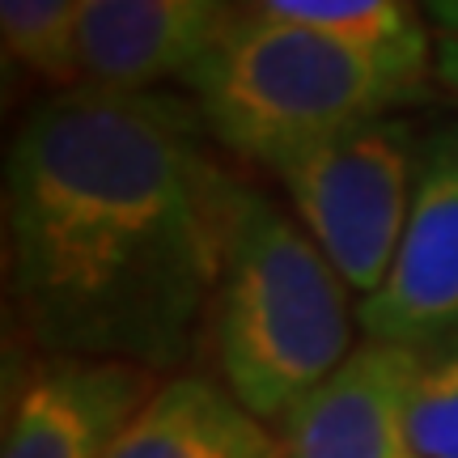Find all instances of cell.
<instances>
[{"mask_svg":"<svg viewBox=\"0 0 458 458\" xmlns=\"http://www.w3.org/2000/svg\"><path fill=\"white\" fill-rule=\"evenodd\" d=\"M196 106L72 85L4 148V289L43 352L162 369L213 310L233 182Z\"/></svg>","mask_w":458,"mask_h":458,"instance_id":"cell-1","label":"cell"},{"mask_svg":"<svg viewBox=\"0 0 458 458\" xmlns=\"http://www.w3.org/2000/svg\"><path fill=\"white\" fill-rule=\"evenodd\" d=\"M433 77L428 38L360 43L229 9L182 72L204 131L246 162L284 153L416 102Z\"/></svg>","mask_w":458,"mask_h":458,"instance_id":"cell-2","label":"cell"},{"mask_svg":"<svg viewBox=\"0 0 458 458\" xmlns=\"http://www.w3.org/2000/svg\"><path fill=\"white\" fill-rule=\"evenodd\" d=\"M352 289L314 238L263 191L233 182L213 297V352L246 411L280 425L357 352Z\"/></svg>","mask_w":458,"mask_h":458,"instance_id":"cell-3","label":"cell"},{"mask_svg":"<svg viewBox=\"0 0 458 458\" xmlns=\"http://www.w3.org/2000/svg\"><path fill=\"white\" fill-rule=\"evenodd\" d=\"M416 153L420 131L403 114H382L267 165L297 225L360 297L374 293L394 263L416 187Z\"/></svg>","mask_w":458,"mask_h":458,"instance_id":"cell-4","label":"cell"},{"mask_svg":"<svg viewBox=\"0 0 458 458\" xmlns=\"http://www.w3.org/2000/svg\"><path fill=\"white\" fill-rule=\"evenodd\" d=\"M369 344H425L458 331V119L420 136L408 225L386 280L357 306Z\"/></svg>","mask_w":458,"mask_h":458,"instance_id":"cell-5","label":"cell"},{"mask_svg":"<svg viewBox=\"0 0 458 458\" xmlns=\"http://www.w3.org/2000/svg\"><path fill=\"white\" fill-rule=\"evenodd\" d=\"M157 386L136 360L43 352L9 399L0 458H111Z\"/></svg>","mask_w":458,"mask_h":458,"instance_id":"cell-6","label":"cell"},{"mask_svg":"<svg viewBox=\"0 0 458 458\" xmlns=\"http://www.w3.org/2000/svg\"><path fill=\"white\" fill-rule=\"evenodd\" d=\"M276 428L284 458H425L408 433L394 344L365 340Z\"/></svg>","mask_w":458,"mask_h":458,"instance_id":"cell-7","label":"cell"},{"mask_svg":"<svg viewBox=\"0 0 458 458\" xmlns=\"http://www.w3.org/2000/svg\"><path fill=\"white\" fill-rule=\"evenodd\" d=\"M229 0H81V72L102 89H157L213 43Z\"/></svg>","mask_w":458,"mask_h":458,"instance_id":"cell-8","label":"cell"},{"mask_svg":"<svg viewBox=\"0 0 458 458\" xmlns=\"http://www.w3.org/2000/svg\"><path fill=\"white\" fill-rule=\"evenodd\" d=\"M111 458H284V445L221 382L179 374L148 394Z\"/></svg>","mask_w":458,"mask_h":458,"instance_id":"cell-9","label":"cell"},{"mask_svg":"<svg viewBox=\"0 0 458 458\" xmlns=\"http://www.w3.org/2000/svg\"><path fill=\"white\" fill-rule=\"evenodd\" d=\"M4 64L43 81L51 94L85 85L81 0H0Z\"/></svg>","mask_w":458,"mask_h":458,"instance_id":"cell-10","label":"cell"},{"mask_svg":"<svg viewBox=\"0 0 458 458\" xmlns=\"http://www.w3.org/2000/svg\"><path fill=\"white\" fill-rule=\"evenodd\" d=\"M403 416L425 458H458V331L399 348Z\"/></svg>","mask_w":458,"mask_h":458,"instance_id":"cell-11","label":"cell"},{"mask_svg":"<svg viewBox=\"0 0 458 458\" xmlns=\"http://www.w3.org/2000/svg\"><path fill=\"white\" fill-rule=\"evenodd\" d=\"M229 9L267 21L310 26L360 43H408L428 38L425 0H229Z\"/></svg>","mask_w":458,"mask_h":458,"instance_id":"cell-12","label":"cell"},{"mask_svg":"<svg viewBox=\"0 0 458 458\" xmlns=\"http://www.w3.org/2000/svg\"><path fill=\"white\" fill-rule=\"evenodd\" d=\"M425 30L433 47V77L458 98V0H425Z\"/></svg>","mask_w":458,"mask_h":458,"instance_id":"cell-13","label":"cell"}]
</instances>
